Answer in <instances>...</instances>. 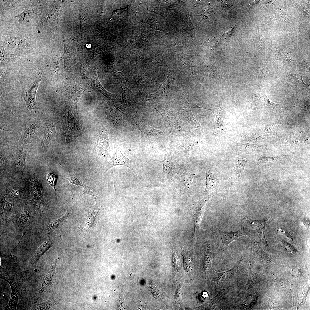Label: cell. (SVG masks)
Wrapping results in <instances>:
<instances>
[{"mask_svg": "<svg viewBox=\"0 0 310 310\" xmlns=\"http://www.w3.org/2000/svg\"><path fill=\"white\" fill-rule=\"evenodd\" d=\"M243 217L258 233L264 242L267 245L265 235V225L268 218H265L261 220H256L251 219L245 216H243Z\"/></svg>", "mask_w": 310, "mask_h": 310, "instance_id": "cell-14", "label": "cell"}, {"mask_svg": "<svg viewBox=\"0 0 310 310\" xmlns=\"http://www.w3.org/2000/svg\"><path fill=\"white\" fill-rule=\"evenodd\" d=\"M220 40V38L213 37L209 39L208 43L212 48H214L218 44Z\"/></svg>", "mask_w": 310, "mask_h": 310, "instance_id": "cell-33", "label": "cell"}, {"mask_svg": "<svg viewBox=\"0 0 310 310\" xmlns=\"http://www.w3.org/2000/svg\"><path fill=\"white\" fill-rule=\"evenodd\" d=\"M212 251L211 248L209 247L203 261V267L205 270H208L210 268L212 265Z\"/></svg>", "mask_w": 310, "mask_h": 310, "instance_id": "cell-22", "label": "cell"}, {"mask_svg": "<svg viewBox=\"0 0 310 310\" xmlns=\"http://www.w3.org/2000/svg\"><path fill=\"white\" fill-rule=\"evenodd\" d=\"M290 76L291 79L293 80H294L296 79L297 77L295 75L290 74Z\"/></svg>", "mask_w": 310, "mask_h": 310, "instance_id": "cell-39", "label": "cell"}, {"mask_svg": "<svg viewBox=\"0 0 310 310\" xmlns=\"http://www.w3.org/2000/svg\"><path fill=\"white\" fill-rule=\"evenodd\" d=\"M57 123L49 119L44 120V134L39 147V149L41 151L45 152L47 151L50 141L57 135L56 125Z\"/></svg>", "mask_w": 310, "mask_h": 310, "instance_id": "cell-4", "label": "cell"}, {"mask_svg": "<svg viewBox=\"0 0 310 310\" xmlns=\"http://www.w3.org/2000/svg\"><path fill=\"white\" fill-rule=\"evenodd\" d=\"M42 73L43 71L40 70L34 84L26 92V96L24 98L27 109L32 113L36 111V93L42 79Z\"/></svg>", "mask_w": 310, "mask_h": 310, "instance_id": "cell-9", "label": "cell"}, {"mask_svg": "<svg viewBox=\"0 0 310 310\" xmlns=\"http://www.w3.org/2000/svg\"><path fill=\"white\" fill-rule=\"evenodd\" d=\"M280 126V124L276 122L267 125L265 128V130L268 133H274L279 130Z\"/></svg>", "mask_w": 310, "mask_h": 310, "instance_id": "cell-25", "label": "cell"}, {"mask_svg": "<svg viewBox=\"0 0 310 310\" xmlns=\"http://www.w3.org/2000/svg\"><path fill=\"white\" fill-rule=\"evenodd\" d=\"M15 162L19 164H24L25 162V154L22 149L16 150L12 155Z\"/></svg>", "mask_w": 310, "mask_h": 310, "instance_id": "cell-23", "label": "cell"}, {"mask_svg": "<svg viewBox=\"0 0 310 310\" xmlns=\"http://www.w3.org/2000/svg\"><path fill=\"white\" fill-rule=\"evenodd\" d=\"M251 264L248 268L249 276L246 284L242 291L238 295L241 296L254 285L261 281L266 280V276L262 273H257L252 271L251 268Z\"/></svg>", "mask_w": 310, "mask_h": 310, "instance_id": "cell-13", "label": "cell"}, {"mask_svg": "<svg viewBox=\"0 0 310 310\" xmlns=\"http://www.w3.org/2000/svg\"><path fill=\"white\" fill-rule=\"evenodd\" d=\"M64 50L63 57L64 61L65 68L68 64V62L70 58V54L69 48L67 46L66 43L64 42Z\"/></svg>", "mask_w": 310, "mask_h": 310, "instance_id": "cell-29", "label": "cell"}, {"mask_svg": "<svg viewBox=\"0 0 310 310\" xmlns=\"http://www.w3.org/2000/svg\"><path fill=\"white\" fill-rule=\"evenodd\" d=\"M40 125V121L32 120L27 122L22 130L20 142L24 146L31 143Z\"/></svg>", "mask_w": 310, "mask_h": 310, "instance_id": "cell-6", "label": "cell"}, {"mask_svg": "<svg viewBox=\"0 0 310 310\" xmlns=\"http://www.w3.org/2000/svg\"><path fill=\"white\" fill-rule=\"evenodd\" d=\"M258 146L245 144L240 145L236 147V150L238 153H249L256 150L259 148Z\"/></svg>", "mask_w": 310, "mask_h": 310, "instance_id": "cell-19", "label": "cell"}, {"mask_svg": "<svg viewBox=\"0 0 310 310\" xmlns=\"http://www.w3.org/2000/svg\"><path fill=\"white\" fill-rule=\"evenodd\" d=\"M299 81L300 82L301 84L303 85L306 86H307V85L303 82L302 79V76L301 75V77H300V79L299 80Z\"/></svg>", "mask_w": 310, "mask_h": 310, "instance_id": "cell-38", "label": "cell"}, {"mask_svg": "<svg viewBox=\"0 0 310 310\" xmlns=\"http://www.w3.org/2000/svg\"><path fill=\"white\" fill-rule=\"evenodd\" d=\"M114 152L108 162L104 172L105 173L111 168L117 165H123L127 167L137 174L138 170L136 166V161L138 155H136L132 159H129L125 157L120 150L117 141H114Z\"/></svg>", "mask_w": 310, "mask_h": 310, "instance_id": "cell-2", "label": "cell"}, {"mask_svg": "<svg viewBox=\"0 0 310 310\" xmlns=\"http://www.w3.org/2000/svg\"><path fill=\"white\" fill-rule=\"evenodd\" d=\"M51 302L48 301L42 303L34 305L33 307V309L45 310L50 308L51 306Z\"/></svg>", "mask_w": 310, "mask_h": 310, "instance_id": "cell-28", "label": "cell"}, {"mask_svg": "<svg viewBox=\"0 0 310 310\" xmlns=\"http://www.w3.org/2000/svg\"><path fill=\"white\" fill-rule=\"evenodd\" d=\"M304 63L305 67H306L309 70V67L307 65V64L306 63H305V62H304Z\"/></svg>", "mask_w": 310, "mask_h": 310, "instance_id": "cell-40", "label": "cell"}, {"mask_svg": "<svg viewBox=\"0 0 310 310\" xmlns=\"http://www.w3.org/2000/svg\"><path fill=\"white\" fill-rule=\"evenodd\" d=\"M135 122L140 132L141 138L143 140L156 139L165 136L168 133L166 131L156 129L139 121L135 120Z\"/></svg>", "mask_w": 310, "mask_h": 310, "instance_id": "cell-5", "label": "cell"}, {"mask_svg": "<svg viewBox=\"0 0 310 310\" xmlns=\"http://www.w3.org/2000/svg\"><path fill=\"white\" fill-rule=\"evenodd\" d=\"M172 260V264L174 267H177L178 264V260L177 256L175 253H173Z\"/></svg>", "mask_w": 310, "mask_h": 310, "instance_id": "cell-36", "label": "cell"}, {"mask_svg": "<svg viewBox=\"0 0 310 310\" xmlns=\"http://www.w3.org/2000/svg\"><path fill=\"white\" fill-rule=\"evenodd\" d=\"M81 186L83 187V190L82 192L83 195L84 196L87 194L90 195L94 197L96 201V196L90 189V188L84 184H82Z\"/></svg>", "mask_w": 310, "mask_h": 310, "instance_id": "cell-31", "label": "cell"}, {"mask_svg": "<svg viewBox=\"0 0 310 310\" xmlns=\"http://www.w3.org/2000/svg\"><path fill=\"white\" fill-rule=\"evenodd\" d=\"M96 149L102 157H107L110 152L109 141L107 131L102 127L100 128L96 138Z\"/></svg>", "mask_w": 310, "mask_h": 310, "instance_id": "cell-10", "label": "cell"}, {"mask_svg": "<svg viewBox=\"0 0 310 310\" xmlns=\"http://www.w3.org/2000/svg\"><path fill=\"white\" fill-rule=\"evenodd\" d=\"M282 245L285 247L286 249L291 253H293L295 251V249L294 247L291 244L285 241H281Z\"/></svg>", "mask_w": 310, "mask_h": 310, "instance_id": "cell-34", "label": "cell"}, {"mask_svg": "<svg viewBox=\"0 0 310 310\" xmlns=\"http://www.w3.org/2000/svg\"><path fill=\"white\" fill-rule=\"evenodd\" d=\"M264 103L265 106L270 108L277 110H279L280 108L279 104H276L272 102L265 94L264 96Z\"/></svg>", "mask_w": 310, "mask_h": 310, "instance_id": "cell-26", "label": "cell"}, {"mask_svg": "<svg viewBox=\"0 0 310 310\" xmlns=\"http://www.w3.org/2000/svg\"><path fill=\"white\" fill-rule=\"evenodd\" d=\"M181 290L180 289L178 288L177 290L175 292V297L176 298H178L180 297L181 294Z\"/></svg>", "mask_w": 310, "mask_h": 310, "instance_id": "cell-37", "label": "cell"}, {"mask_svg": "<svg viewBox=\"0 0 310 310\" xmlns=\"http://www.w3.org/2000/svg\"><path fill=\"white\" fill-rule=\"evenodd\" d=\"M66 104L57 119L58 122L62 125L68 146L78 137L88 131V128L81 125L75 119Z\"/></svg>", "mask_w": 310, "mask_h": 310, "instance_id": "cell-1", "label": "cell"}, {"mask_svg": "<svg viewBox=\"0 0 310 310\" xmlns=\"http://www.w3.org/2000/svg\"><path fill=\"white\" fill-rule=\"evenodd\" d=\"M212 194L207 195L204 198L198 202L194 206L193 217L194 222L193 238L198 232L204 214L206 203L213 196Z\"/></svg>", "mask_w": 310, "mask_h": 310, "instance_id": "cell-7", "label": "cell"}, {"mask_svg": "<svg viewBox=\"0 0 310 310\" xmlns=\"http://www.w3.org/2000/svg\"><path fill=\"white\" fill-rule=\"evenodd\" d=\"M241 259L238 260L233 267L230 269L221 272L214 271V279L218 284L220 285L226 283L234 275L240 265Z\"/></svg>", "mask_w": 310, "mask_h": 310, "instance_id": "cell-12", "label": "cell"}, {"mask_svg": "<svg viewBox=\"0 0 310 310\" xmlns=\"http://www.w3.org/2000/svg\"><path fill=\"white\" fill-rule=\"evenodd\" d=\"M246 164L247 161L244 157L241 156L235 157L234 167L231 173L232 176L238 179L241 178Z\"/></svg>", "mask_w": 310, "mask_h": 310, "instance_id": "cell-16", "label": "cell"}, {"mask_svg": "<svg viewBox=\"0 0 310 310\" xmlns=\"http://www.w3.org/2000/svg\"><path fill=\"white\" fill-rule=\"evenodd\" d=\"M214 230L219 245L223 247H226L232 242L237 241L240 237L249 235L248 229L243 227L236 231L227 232L220 230L215 226Z\"/></svg>", "mask_w": 310, "mask_h": 310, "instance_id": "cell-3", "label": "cell"}, {"mask_svg": "<svg viewBox=\"0 0 310 310\" xmlns=\"http://www.w3.org/2000/svg\"><path fill=\"white\" fill-rule=\"evenodd\" d=\"M91 83L92 88L95 91L102 94L110 99H115V95L109 92L103 88L99 80L96 70H93L92 72Z\"/></svg>", "mask_w": 310, "mask_h": 310, "instance_id": "cell-15", "label": "cell"}, {"mask_svg": "<svg viewBox=\"0 0 310 310\" xmlns=\"http://www.w3.org/2000/svg\"><path fill=\"white\" fill-rule=\"evenodd\" d=\"M52 242L49 239L44 241L38 248L31 259L33 264H36L42 255L51 247Z\"/></svg>", "mask_w": 310, "mask_h": 310, "instance_id": "cell-18", "label": "cell"}, {"mask_svg": "<svg viewBox=\"0 0 310 310\" xmlns=\"http://www.w3.org/2000/svg\"><path fill=\"white\" fill-rule=\"evenodd\" d=\"M15 55L8 53L5 52L3 49H0L1 65L7 64L15 57Z\"/></svg>", "mask_w": 310, "mask_h": 310, "instance_id": "cell-21", "label": "cell"}, {"mask_svg": "<svg viewBox=\"0 0 310 310\" xmlns=\"http://www.w3.org/2000/svg\"><path fill=\"white\" fill-rule=\"evenodd\" d=\"M156 109L169 124L172 132L177 133L183 131L181 120L178 115L163 108Z\"/></svg>", "mask_w": 310, "mask_h": 310, "instance_id": "cell-8", "label": "cell"}, {"mask_svg": "<svg viewBox=\"0 0 310 310\" xmlns=\"http://www.w3.org/2000/svg\"><path fill=\"white\" fill-rule=\"evenodd\" d=\"M57 176L53 173H49L47 176V181L49 184L56 191L55 186L57 179Z\"/></svg>", "mask_w": 310, "mask_h": 310, "instance_id": "cell-27", "label": "cell"}, {"mask_svg": "<svg viewBox=\"0 0 310 310\" xmlns=\"http://www.w3.org/2000/svg\"><path fill=\"white\" fill-rule=\"evenodd\" d=\"M281 156L276 157H263L259 159L258 161L259 163L260 164L266 163L276 160L279 159L281 158Z\"/></svg>", "mask_w": 310, "mask_h": 310, "instance_id": "cell-32", "label": "cell"}, {"mask_svg": "<svg viewBox=\"0 0 310 310\" xmlns=\"http://www.w3.org/2000/svg\"><path fill=\"white\" fill-rule=\"evenodd\" d=\"M213 113L214 119V133L220 131L223 129L224 119V112L223 106L221 104H219L213 108L207 109Z\"/></svg>", "mask_w": 310, "mask_h": 310, "instance_id": "cell-11", "label": "cell"}, {"mask_svg": "<svg viewBox=\"0 0 310 310\" xmlns=\"http://www.w3.org/2000/svg\"><path fill=\"white\" fill-rule=\"evenodd\" d=\"M206 173V186L204 192L205 195H207L212 192L216 188L217 185L216 179L210 169L204 167Z\"/></svg>", "mask_w": 310, "mask_h": 310, "instance_id": "cell-17", "label": "cell"}, {"mask_svg": "<svg viewBox=\"0 0 310 310\" xmlns=\"http://www.w3.org/2000/svg\"><path fill=\"white\" fill-rule=\"evenodd\" d=\"M163 161V170L166 173L171 172L174 167L173 163L170 157L165 154Z\"/></svg>", "mask_w": 310, "mask_h": 310, "instance_id": "cell-24", "label": "cell"}, {"mask_svg": "<svg viewBox=\"0 0 310 310\" xmlns=\"http://www.w3.org/2000/svg\"><path fill=\"white\" fill-rule=\"evenodd\" d=\"M33 10L26 9L22 13L16 17H18L20 20L23 21L30 16Z\"/></svg>", "mask_w": 310, "mask_h": 310, "instance_id": "cell-30", "label": "cell"}, {"mask_svg": "<svg viewBox=\"0 0 310 310\" xmlns=\"http://www.w3.org/2000/svg\"><path fill=\"white\" fill-rule=\"evenodd\" d=\"M70 212L68 211L62 217L55 220L49 224V228L50 230H53L56 229L65 222L69 216Z\"/></svg>", "mask_w": 310, "mask_h": 310, "instance_id": "cell-20", "label": "cell"}, {"mask_svg": "<svg viewBox=\"0 0 310 310\" xmlns=\"http://www.w3.org/2000/svg\"><path fill=\"white\" fill-rule=\"evenodd\" d=\"M68 179L71 183L78 186H81L82 185V183L79 179L75 177H71L68 178Z\"/></svg>", "mask_w": 310, "mask_h": 310, "instance_id": "cell-35", "label": "cell"}]
</instances>
